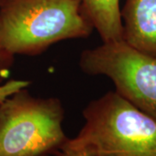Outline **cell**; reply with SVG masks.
I'll use <instances>...</instances> for the list:
<instances>
[{"label": "cell", "mask_w": 156, "mask_h": 156, "mask_svg": "<svg viewBox=\"0 0 156 156\" xmlns=\"http://www.w3.org/2000/svg\"><path fill=\"white\" fill-rule=\"evenodd\" d=\"M83 4L102 43L122 40L120 0H83Z\"/></svg>", "instance_id": "8992f818"}, {"label": "cell", "mask_w": 156, "mask_h": 156, "mask_svg": "<svg viewBox=\"0 0 156 156\" xmlns=\"http://www.w3.org/2000/svg\"><path fill=\"white\" fill-rule=\"evenodd\" d=\"M79 67L85 74L109 78L117 94L156 120V57L122 40L84 50Z\"/></svg>", "instance_id": "277c9868"}, {"label": "cell", "mask_w": 156, "mask_h": 156, "mask_svg": "<svg viewBox=\"0 0 156 156\" xmlns=\"http://www.w3.org/2000/svg\"><path fill=\"white\" fill-rule=\"evenodd\" d=\"M63 119L60 99L19 90L0 104V156L55 155L69 139Z\"/></svg>", "instance_id": "3957f363"}, {"label": "cell", "mask_w": 156, "mask_h": 156, "mask_svg": "<svg viewBox=\"0 0 156 156\" xmlns=\"http://www.w3.org/2000/svg\"><path fill=\"white\" fill-rule=\"evenodd\" d=\"M121 16L123 42L156 57V0H126Z\"/></svg>", "instance_id": "5b68a950"}, {"label": "cell", "mask_w": 156, "mask_h": 156, "mask_svg": "<svg viewBox=\"0 0 156 156\" xmlns=\"http://www.w3.org/2000/svg\"><path fill=\"white\" fill-rule=\"evenodd\" d=\"M30 82L26 80L11 79L0 84V104L13 94L23 89L28 88Z\"/></svg>", "instance_id": "52a82bcc"}, {"label": "cell", "mask_w": 156, "mask_h": 156, "mask_svg": "<svg viewBox=\"0 0 156 156\" xmlns=\"http://www.w3.org/2000/svg\"><path fill=\"white\" fill-rule=\"evenodd\" d=\"M93 30L83 0H2L0 5V45L13 56H37L58 42L87 38Z\"/></svg>", "instance_id": "7a4b0ae2"}, {"label": "cell", "mask_w": 156, "mask_h": 156, "mask_svg": "<svg viewBox=\"0 0 156 156\" xmlns=\"http://www.w3.org/2000/svg\"><path fill=\"white\" fill-rule=\"evenodd\" d=\"M84 124L55 156H156V120L115 91L91 101Z\"/></svg>", "instance_id": "6da1fadb"}, {"label": "cell", "mask_w": 156, "mask_h": 156, "mask_svg": "<svg viewBox=\"0 0 156 156\" xmlns=\"http://www.w3.org/2000/svg\"><path fill=\"white\" fill-rule=\"evenodd\" d=\"M2 0H0V5ZM14 57L0 45V84L3 83L11 76V68L14 63Z\"/></svg>", "instance_id": "ba28073f"}, {"label": "cell", "mask_w": 156, "mask_h": 156, "mask_svg": "<svg viewBox=\"0 0 156 156\" xmlns=\"http://www.w3.org/2000/svg\"><path fill=\"white\" fill-rule=\"evenodd\" d=\"M43 156H50L49 154H45V155H43Z\"/></svg>", "instance_id": "9c48e42d"}]
</instances>
